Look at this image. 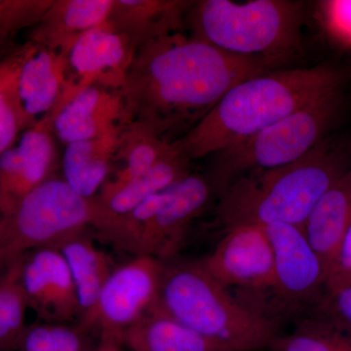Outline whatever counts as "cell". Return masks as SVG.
Wrapping results in <instances>:
<instances>
[{"label":"cell","instance_id":"obj_1","mask_svg":"<svg viewBox=\"0 0 351 351\" xmlns=\"http://www.w3.org/2000/svg\"><path fill=\"white\" fill-rule=\"evenodd\" d=\"M265 66L193 36L154 39L136 51L121 88L129 123L162 138L193 127L235 85L267 73Z\"/></svg>","mask_w":351,"mask_h":351},{"label":"cell","instance_id":"obj_2","mask_svg":"<svg viewBox=\"0 0 351 351\" xmlns=\"http://www.w3.org/2000/svg\"><path fill=\"white\" fill-rule=\"evenodd\" d=\"M345 82L343 71L327 66L267 71L235 85L198 123L171 144L189 162L219 154L343 90Z\"/></svg>","mask_w":351,"mask_h":351},{"label":"cell","instance_id":"obj_3","mask_svg":"<svg viewBox=\"0 0 351 351\" xmlns=\"http://www.w3.org/2000/svg\"><path fill=\"white\" fill-rule=\"evenodd\" d=\"M350 167L343 152L324 141L295 162L235 180L219 193L217 221L223 230L274 223L304 228L323 193Z\"/></svg>","mask_w":351,"mask_h":351},{"label":"cell","instance_id":"obj_4","mask_svg":"<svg viewBox=\"0 0 351 351\" xmlns=\"http://www.w3.org/2000/svg\"><path fill=\"white\" fill-rule=\"evenodd\" d=\"M158 304L230 351L267 348L277 337L269 319L233 299L200 261L165 263Z\"/></svg>","mask_w":351,"mask_h":351},{"label":"cell","instance_id":"obj_5","mask_svg":"<svg viewBox=\"0 0 351 351\" xmlns=\"http://www.w3.org/2000/svg\"><path fill=\"white\" fill-rule=\"evenodd\" d=\"M302 20V3L286 0H206L189 12L193 38L261 63L258 58H283L297 50Z\"/></svg>","mask_w":351,"mask_h":351},{"label":"cell","instance_id":"obj_6","mask_svg":"<svg viewBox=\"0 0 351 351\" xmlns=\"http://www.w3.org/2000/svg\"><path fill=\"white\" fill-rule=\"evenodd\" d=\"M214 191L209 177L189 174L108 223L101 237L136 257L151 256L168 263L181 250L189 226Z\"/></svg>","mask_w":351,"mask_h":351},{"label":"cell","instance_id":"obj_7","mask_svg":"<svg viewBox=\"0 0 351 351\" xmlns=\"http://www.w3.org/2000/svg\"><path fill=\"white\" fill-rule=\"evenodd\" d=\"M341 101L339 90L219 152L209 177L214 188L221 193L242 176L282 167L304 158L324 142L338 117Z\"/></svg>","mask_w":351,"mask_h":351},{"label":"cell","instance_id":"obj_8","mask_svg":"<svg viewBox=\"0 0 351 351\" xmlns=\"http://www.w3.org/2000/svg\"><path fill=\"white\" fill-rule=\"evenodd\" d=\"M96 219L95 199H85L64 179L51 177L0 217V265L56 246L78 230L93 228Z\"/></svg>","mask_w":351,"mask_h":351},{"label":"cell","instance_id":"obj_9","mask_svg":"<svg viewBox=\"0 0 351 351\" xmlns=\"http://www.w3.org/2000/svg\"><path fill=\"white\" fill-rule=\"evenodd\" d=\"M165 263L137 256L115 267L94 308L78 320L88 331L120 341L122 332L158 302Z\"/></svg>","mask_w":351,"mask_h":351},{"label":"cell","instance_id":"obj_10","mask_svg":"<svg viewBox=\"0 0 351 351\" xmlns=\"http://www.w3.org/2000/svg\"><path fill=\"white\" fill-rule=\"evenodd\" d=\"M223 230L213 252L200 261L205 269L226 288L274 289V249L265 226L241 225Z\"/></svg>","mask_w":351,"mask_h":351},{"label":"cell","instance_id":"obj_11","mask_svg":"<svg viewBox=\"0 0 351 351\" xmlns=\"http://www.w3.org/2000/svg\"><path fill=\"white\" fill-rule=\"evenodd\" d=\"M23 281L29 309L38 321L69 324L80 320V298L66 258L56 247H43L24 256Z\"/></svg>","mask_w":351,"mask_h":351},{"label":"cell","instance_id":"obj_12","mask_svg":"<svg viewBox=\"0 0 351 351\" xmlns=\"http://www.w3.org/2000/svg\"><path fill=\"white\" fill-rule=\"evenodd\" d=\"M53 120L40 122L23 134L19 145L0 156V211L8 214L23 198L50 179L55 147L50 136Z\"/></svg>","mask_w":351,"mask_h":351},{"label":"cell","instance_id":"obj_13","mask_svg":"<svg viewBox=\"0 0 351 351\" xmlns=\"http://www.w3.org/2000/svg\"><path fill=\"white\" fill-rule=\"evenodd\" d=\"M68 53L57 52L29 43L21 68L18 89L25 115V128L36 125V117L56 115L75 97Z\"/></svg>","mask_w":351,"mask_h":351},{"label":"cell","instance_id":"obj_14","mask_svg":"<svg viewBox=\"0 0 351 351\" xmlns=\"http://www.w3.org/2000/svg\"><path fill=\"white\" fill-rule=\"evenodd\" d=\"M265 228L274 249V290L281 297L302 302L325 287L326 269L302 226L274 223Z\"/></svg>","mask_w":351,"mask_h":351},{"label":"cell","instance_id":"obj_15","mask_svg":"<svg viewBox=\"0 0 351 351\" xmlns=\"http://www.w3.org/2000/svg\"><path fill=\"white\" fill-rule=\"evenodd\" d=\"M135 52L129 38L114 31L107 21L83 34L68 56L69 73L75 75L73 82L77 80L78 92L93 84L121 90Z\"/></svg>","mask_w":351,"mask_h":351},{"label":"cell","instance_id":"obj_16","mask_svg":"<svg viewBox=\"0 0 351 351\" xmlns=\"http://www.w3.org/2000/svg\"><path fill=\"white\" fill-rule=\"evenodd\" d=\"M129 124L121 90L90 85L71 99L53 119V130L66 145L121 130Z\"/></svg>","mask_w":351,"mask_h":351},{"label":"cell","instance_id":"obj_17","mask_svg":"<svg viewBox=\"0 0 351 351\" xmlns=\"http://www.w3.org/2000/svg\"><path fill=\"white\" fill-rule=\"evenodd\" d=\"M189 163L176 154L157 164L147 174L119 188L101 189L100 195L94 198L97 205L94 230L100 232L108 223L131 213L152 195L181 181L191 174Z\"/></svg>","mask_w":351,"mask_h":351},{"label":"cell","instance_id":"obj_18","mask_svg":"<svg viewBox=\"0 0 351 351\" xmlns=\"http://www.w3.org/2000/svg\"><path fill=\"white\" fill-rule=\"evenodd\" d=\"M113 0H59L29 32L31 43L69 53L83 34L108 20Z\"/></svg>","mask_w":351,"mask_h":351},{"label":"cell","instance_id":"obj_19","mask_svg":"<svg viewBox=\"0 0 351 351\" xmlns=\"http://www.w3.org/2000/svg\"><path fill=\"white\" fill-rule=\"evenodd\" d=\"M131 351H230L165 313L158 302L122 332Z\"/></svg>","mask_w":351,"mask_h":351},{"label":"cell","instance_id":"obj_20","mask_svg":"<svg viewBox=\"0 0 351 351\" xmlns=\"http://www.w3.org/2000/svg\"><path fill=\"white\" fill-rule=\"evenodd\" d=\"M191 5L186 1L113 0L107 22L127 36L137 51L149 41L174 32Z\"/></svg>","mask_w":351,"mask_h":351},{"label":"cell","instance_id":"obj_21","mask_svg":"<svg viewBox=\"0 0 351 351\" xmlns=\"http://www.w3.org/2000/svg\"><path fill=\"white\" fill-rule=\"evenodd\" d=\"M350 226L351 167L323 193L304 226L307 239L324 263L327 276Z\"/></svg>","mask_w":351,"mask_h":351},{"label":"cell","instance_id":"obj_22","mask_svg":"<svg viewBox=\"0 0 351 351\" xmlns=\"http://www.w3.org/2000/svg\"><path fill=\"white\" fill-rule=\"evenodd\" d=\"M54 247L66 258L75 280L82 307L80 319L96 306L115 267L110 256L95 243L89 228L69 235Z\"/></svg>","mask_w":351,"mask_h":351},{"label":"cell","instance_id":"obj_23","mask_svg":"<svg viewBox=\"0 0 351 351\" xmlns=\"http://www.w3.org/2000/svg\"><path fill=\"white\" fill-rule=\"evenodd\" d=\"M123 129L66 145L63 156L64 180L76 195L94 199L97 191L103 188Z\"/></svg>","mask_w":351,"mask_h":351},{"label":"cell","instance_id":"obj_24","mask_svg":"<svg viewBox=\"0 0 351 351\" xmlns=\"http://www.w3.org/2000/svg\"><path fill=\"white\" fill-rule=\"evenodd\" d=\"M117 154L123 159L125 166L115 175L112 182H106L101 189L119 188L147 174L157 164L179 152L165 138L157 137L137 124L129 123L122 131Z\"/></svg>","mask_w":351,"mask_h":351},{"label":"cell","instance_id":"obj_25","mask_svg":"<svg viewBox=\"0 0 351 351\" xmlns=\"http://www.w3.org/2000/svg\"><path fill=\"white\" fill-rule=\"evenodd\" d=\"M24 257L2 267L0 276V351H19L29 307L23 281Z\"/></svg>","mask_w":351,"mask_h":351},{"label":"cell","instance_id":"obj_26","mask_svg":"<svg viewBox=\"0 0 351 351\" xmlns=\"http://www.w3.org/2000/svg\"><path fill=\"white\" fill-rule=\"evenodd\" d=\"M100 337L76 324L27 325L19 351H99Z\"/></svg>","mask_w":351,"mask_h":351},{"label":"cell","instance_id":"obj_27","mask_svg":"<svg viewBox=\"0 0 351 351\" xmlns=\"http://www.w3.org/2000/svg\"><path fill=\"white\" fill-rule=\"evenodd\" d=\"M27 48L2 62L0 68V152L13 147L21 129L25 128V115L21 104L18 80Z\"/></svg>","mask_w":351,"mask_h":351},{"label":"cell","instance_id":"obj_28","mask_svg":"<svg viewBox=\"0 0 351 351\" xmlns=\"http://www.w3.org/2000/svg\"><path fill=\"white\" fill-rule=\"evenodd\" d=\"M269 351H351V338L332 323L309 321L292 334L276 337Z\"/></svg>","mask_w":351,"mask_h":351},{"label":"cell","instance_id":"obj_29","mask_svg":"<svg viewBox=\"0 0 351 351\" xmlns=\"http://www.w3.org/2000/svg\"><path fill=\"white\" fill-rule=\"evenodd\" d=\"M53 0L40 1H0L1 43L25 27H34L53 5Z\"/></svg>","mask_w":351,"mask_h":351},{"label":"cell","instance_id":"obj_30","mask_svg":"<svg viewBox=\"0 0 351 351\" xmlns=\"http://www.w3.org/2000/svg\"><path fill=\"white\" fill-rule=\"evenodd\" d=\"M325 31L337 43L351 50V0H329L319 4Z\"/></svg>","mask_w":351,"mask_h":351},{"label":"cell","instance_id":"obj_31","mask_svg":"<svg viewBox=\"0 0 351 351\" xmlns=\"http://www.w3.org/2000/svg\"><path fill=\"white\" fill-rule=\"evenodd\" d=\"M348 286H351V226L330 267L325 288L327 294L331 295Z\"/></svg>","mask_w":351,"mask_h":351},{"label":"cell","instance_id":"obj_32","mask_svg":"<svg viewBox=\"0 0 351 351\" xmlns=\"http://www.w3.org/2000/svg\"><path fill=\"white\" fill-rule=\"evenodd\" d=\"M325 309L335 326L351 332V286L327 295Z\"/></svg>","mask_w":351,"mask_h":351},{"label":"cell","instance_id":"obj_33","mask_svg":"<svg viewBox=\"0 0 351 351\" xmlns=\"http://www.w3.org/2000/svg\"><path fill=\"white\" fill-rule=\"evenodd\" d=\"M99 351H126V348L122 346L119 339L108 335H101Z\"/></svg>","mask_w":351,"mask_h":351},{"label":"cell","instance_id":"obj_34","mask_svg":"<svg viewBox=\"0 0 351 351\" xmlns=\"http://www.w3.org/2000/svg\"><path fill=\"white\" fill-rule=\"evenodd\" d=\"M350 154H351V152H350Z\"/></svg>","mask_w":351,"mask_h":351}]
</instances>
